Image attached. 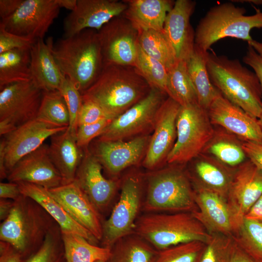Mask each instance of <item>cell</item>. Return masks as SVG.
I'll return each instance as SVG.
<instances>
[{"instance_id":"16","label":"cell","mask_w":262,"mask_h":262,"mask_svg":"<svg viewBox=\"0 0 262 262\" xmlns=\"http://www.w3.org/2000/svg\"><path fill=\"white\" fill-rule=\"evenodd\" d=\"M126 2L116 0H77L75 9L64 20L63 37L72 36L85 29L99 31L127 8Z\"/></svg>"},{"instance_id":"44","label":"cell","mask_w":262,"mask_h":262,"mask_svg":"<svg viewBox=\"0 0 262 262\" xmlns=\"http://www.w3.org/2000/svg\"><path fill=\"white\" fill-rule=\"evenodd\" d=\"M113 119L105 118L94 123L78 126L76 134L78 146L85 149L93 139L98 137L103 132Z\"/></svg>"},{"instance_id":"32","label":"cell","mask_w":262,"mask_h":262,"mask_svg":"<svg viewBox=\"0 0 262 262\" xmlns=\"http://www.w3.org/2000/svg\"><path fill=\"white\" fill-rule=\"evenodd\" d=\"M30 49L0 54V89L9 84L31 81Z\"/></svg>"},{"instance_id":"59","label":"cell","mask_w":262,"mask_h":262,"mask_svg":"<svg viewBox=\"0 0 262 262\" xmlns=\"http://www.w3.org/2000/svg\"><path fill=\"white\" fill-rule=\"evenodd\" d=\"M95 262H107L105 261H103V260H98V261H96Z\"/></svg>"},{"instance_id":"38","label":"cell","mask_w":262,"mask_h":262,"mask_svg":"<svg viewBox=\"0 0 262 262\" xmlns=\"http://www.w3.org/2000/svg\"><path fill=\"white\" fill-rule=\"evenodd\" d=\"M36 118L58 126L68 127L69 112L65 100L58 90L43 91Z\"/></svg>"},{"instance_id":"56","label":"cell","mask_w":262,"mask_h":262,"mask_svg":"<svg viewBox=\"0 0 262 262\" xmlns=\"http://www.w3.org/2000/svg\"><path fill=\"white\" fill-rule=\"evenodd\" d=\"M247 43L249 46L252 47L262 57V42H260L252 39Z\"/></svg>"},{"instance_id":"57","label":"cell","mask_w":262,"mask_h":262,"mask_svg":"<svg viewBox=\"0 0 262 262\" xmlns=\"http://www.w3.org/2000/svg\"><path fill=\"white\" fill-rule=\"evenodd\" d=\"M232 2H249L253 3L257 5L262 4V0H232Z\"/></svg>"},{"instance_id":"39","label":"cell","mask_w":262,"mask_h":262,"mask_svg":"<svg viewBox=\"0 0 262 262\" xmlns=\"http://www.w3.org/2000/svg\"><path fill=\"white\" fill-rule=\"evenodd\" d=\"M135 68L151 88H157L167 95V68L162 63L147 54L139 44Z\"/></svg>"},{"instance_id":"1","label":"cell","mask_w":262,"mask_h":262,"mask_svg":"<svg viewBox=\"0 0 262 262\" xmlns=\"http://www.w3.org/2000/svg\"><path fill=\"white\" fill-rule=\"evenodd\" d=\"M151 88L135 68L109 65L103 66L82 95L83 100L96 103L114 119L146 97Z\"/></svg>"},{"instance_id":"45","label":"cell","mask_w":262,"mask_h":262,"mask_svg":"<svg viewBox=\"0 0 262 262\" xmlns=\"http://www.w3.org/2000/svg\"><path fill=\"white\" fill-rule=\"evenodd\" d=\"M35 41L0 28V54L16 49H29Z\"/></svg>"},{"instance_id":"25","label":"cell","mask_w":262,"mask_h":262,"mask_svg":"<svg viewBox=\"0 0 262 262\" xmlns=\"http://www.w3.org/2000/svg\"><path fill=\"white\" fill-rule=\"evenodd\" d=\"M17 183L21 194L37 202L57 223L62 232L79 235L90 243L98 245L99 242L88 230L73 219L48 189L28 182Z\"/></svg>"},{"instance_id":"22","label":"cell","mask_w":262,"mask_h":262,"mask_svg":"<svg viewBox=\"0 0 262 262\" xmlns=\"http://www.w3.org/2000/svg\"><path fill=\"white\" fill-rule=\"evenodd\" d=\"M102 167L98 159L86 150L74 180L100 213L110 205L118 186L116 180L103 176Z\"/></svg>"},{"instance_id":"55","label":"cell","mask_w":262,"mask_h":262,"mask_svg":"<svg viewBox=\"0 0 262 262\" xmlns=\"http://www.w3.org/2000/svg\"><path fill=\"white\" fill-rule=\"evenodd\" d=\"M55 1L60 8H64L71 11L75 9L77 3V0H55Z\"/></svg>"},{"instance_id":"20","label":"cell","mask_w":262,"mask_h":262,"mask_svg":"<svg viewBox=\"0 0 262 262\" xmlns=\"http://www.w3.org/2000/svg\"><path fill=\"white\" fill-rule=\"evenodd\" d=\"M6 179L9 182H28L48 189L63 184L49 156V146L44 144L21 158L8 172Z\"/></svg>"},{"instance_id":"9","label":"cell","mask_w":262,"mask_h":262,"mask_svg":"<svg viewBox=\"0 0 262 262\" xmlns=\"http://www.w3.org/2000/svg\"><path fill=\"white\" fill-rule=\"evenodd\" d=\"M67 128L35 118L2 136L0 143V179H7L8 172L23 157L40 147L47 138Z\"/></svg>"},{"instance_id":"26","label":"cell","mask_w":262,"mask_h":262,"mask_svg":"<svg viewBox=\"0 0 262 262\" xmlns=\"http://www.w3.org/2000/svg\"><path fill=\"white\" fill-rule=\"evenodd\" d=\"M52 37L36 40L30 48L31 80L42 91L58 90L63 73L52 53Z\"/></svg>"},{"instance_id":"24","label":"cell","mask_w":262,"mask_h":262,"mask_svg":"<svg viewBox=\"0 0 262 262\" xmlns=\"http://www.w3.org/2000/svg\"><path fill=\"white\" fill-rule=\"evenodd\" d=\"M262 194V170L249 159L236 168L227 200L238 219L245 216Z\"/></svg>"},{"instance_id":"28","label":"cell","mask_w":262,"mask_h":262,"mask_svg":"<svg viewBox=\"0 0 262 262\" xmlns=\"http://www.w3.org/2000/svg\"><path fill=\"white\" fill-rule=\"evenodd\" d=\"M123 16L138 31H163L165 18L175 1L170 0H125Z\"/></svg>"},{"instance_id":"34","label":"cell","mask_w":262,"mask_h":262,"mask_svg":"<svg viewBox=\"0 0 262 262\" xmlns=\"http://www.w3.org/2000/svg\"><path fill=\"white\" fill-rule=\"evenodd\" d=\"M167 95L181 106L198 103L195 88L188 73L186 61H178L168 71Z\"/></svg>"},{"instance_id":"21","label":"cell","mask_w":262,"mask_h":262,"mask_svg":"<svg viewBox=\"0 0 262 262\" xmlns=\"http://www.w3.org/2000/svg\"><path fill=\"white\" fill-rule=\"evenodd\" d=\"M196 2L191 0H177L167 14L163 32L177 61H187L193 54L195 32L191 24Z\"/></svg>"},{"instance_id":"47","label":"cell","mask_w":262,"mask_h":262,"mask_svg":"<svg viewBox=\"0 0 262 262\" xmlns=\"http://www.w3.org/2000/svg\"><path fill=\"white\" fill-rule=\"evenodd\" d=\"M243 61L250 66L256 74L261 84L262 98V57L248 45L246 52L243 58Z\"/></svg>"},{"instance_id":"2","label":"cell","mask_w":262,"mask_h":262,"mask_svg":"<svg viewBox=\"0 0 262 262\" xmlns=\"http://www.w3.org/2000/svg\"><path fill=\"white\" fill-rule=\"evenodd\" d=\"M52 53L61 72L81 94L96 81L103 66L98 31L85 29L53 44Z\"/></svg>"},{"instance_id":"40","label":"cell","mask_w":262,"mask_h":262,"mask_svg":"<svg viewBox=\"0 0 262 262\" xmlns=\"http://www.w3.org/2000/svg\"><path fill=\"white\" fill-rule=\"evenodd\" d=\"M24 262H66L62 231L57 223L39 249Z\"/></svg>"},{"instance_id":"3","label":"cell","mask_w":262,"mask_h":262,"mask_svg":"<svg viewBox=\"0 0 262 262\" xmlns=\"http://www.w3.org/2000/svg\"><path fill=\"white\" fill-rule=\"evenodd\" d=\"M207 68L210 80L222 95L251 116L262 113V90L254 72L238 59L207 52Z\"/></svg>"},{"instance_id":"23","label":"cell","mask_w":262,"mask_h":262,"mask_svg":"<svg viewBox=\"0 0 262 262\" xmlns=\"http://www.w3.org/2000/svg\"><path fill=\"white\" fill-rule=\"evenodd\" d=\"M149 139L147 136L141 135L128 141L98 140L92 153L108 173L116 175L140 161Z\"/></svg>"},{"instance_id":"49","label":"cell","mask_w":262,"mask_h":262,"mask_svg":"<svg viewBox=\"0 0 262 262\" xmlns=\"http://www.w3.org/2000/svg\"><path fill=\"white\" fill-rule=\"evenodd\" d=\"M0 262H23L21 256L10 244L0 241Z\"/></svg>"},{"instance_id":"37","label":"cell","mask_w":262,"mask_h":262,"mask_svg":"<svg viewBox=\"0 0 262 262\" xmlns=\"http://www.w3.org/2000/svg\"><path fill=\"white\" fill-rule=\"evenodd\" d=\"M232 238L253 262H262V222L244 217Z\"/></svg>"},{"instance_id":"58","label":"cell","mask_w":262,"mask_h":262,"mask_svg":"<svg viewBox=\"0 0 262 262\" xmlns=\"http://www.w3.org/2000/svg\"><path fill=\"white\" fill-rule=\"evenodd\" d=\"M258 121L260 125V127L262 130V113L261 114L260 117L258 118Z\"/></svg>"},{"instance_id":"11","label":"cell","mask_w":262,"mask_h":262,"mask_svg":"<svg viewBox=\"0 0 262 262\" xmlns=\"http://www.w3.org/2000/svg\"><path fill=\"white\" fill-rule=\"evenodd\" d=\"M141 196L139 178L128 176L123 181L118 202L109 217L103 222L102 246L111 248L119 240L134 232Z\"/></svg>"},{"instance_id":"30","label":"cell","mask_w":262,"mask_h":262,"mask_svg":"<svg viewBox=\"0 0 262 262\" xmlns=\"http://www.w3.org/2000/svg\"><path fill=\"white\" fill-rule=\"evenodd\" d=\"M242 143L236 136L218 127L214 129L213 135L202 153L235 168L246 160Z\"/></svg>"},{"instance_id":"53","label":"cell","mask_w":262,"mask_h":262,"mask_svg":"<svg viewBox=\"0 0 262 262\" xmlns=\"http://www.w3.org/2000/svg\"><path fill=\"white\" fill-rule=\"evenodd\" d=\"M251 261L247 255L234 242L229 262H250Z\"/></svg>"},{"instance_id":"41","label":"cell","mask_w":262,"mask_h":262,"mask_svg":"<svg viewBox=\"0 0 262 262\" xmlns=\"http://www.w3.org/2000/svg\"><path fill=\"white\" fill-rule=\"evenodd\" d=\"M205 243L193 241L161 249L154 262H199Z\"/></svg>"},{"instance_id":"19","label":"cell","mask_w":262,"mask_h":262,"mask_svg":"<svg viewBox=\"0 0 262 262\" xmlns=\"http://www.w3.org/2000/svg\"><path fill=\"white\" fill-rule=\"evenodd\" d=\"M49 190L76 222L101 241V213L75 181Z\"/></svg>"},{"instance_id":"10","label":"cell","mask_w":262,"mask_h":262,"mask_svg":"<svg viewBox=\"0 0 262 262\" xmlns=\"http://www.w3.org/2000/svg\"><path fill=\"white\" fill-rule=\"evenodd\" d=\"M0 134L36 118L43 91L32 82H16L0 89Z\"/></svg>"},{"instance_id":"42","label":"cell","mask_w":262,"mask_h":262,"mask_svg":"<svg viewBox=\"0 0 262 262\" xmlns=\"http://www.w3.org/2000/svg\"><path fill=\"white\" fill-rule=\"evenodd\" d=\"M199 262H229L234 241L229 236L211 233Z\"/></svg>"},{"instance_id":"48","label":"cell","mask_w":262,"mask_h":262,"mask_svg":"<svg viewBox=\"0 0 262 262\" xmlns=\"http://www.w3.org/2000/svg\"><path fill=\"white\" fill-rule=\"evenodd\" d=\"M242 147L248 159L262 170V142H243Z\"/></svg>"},{"instance_id":"46","label":"cell","mask_w":262,"mask_h":262,"mask_svg":"<svg viewBox=\"0 0 262 262\" xmlns=\"http://www.w3.org/2000/svg\"><path fill=\"white\" fill-rule=\"evenodd\" d=\"M105 118H112L96 103L89 100H83L78 117L77 128L81 125L94 123Z\"/></svg>"},{"instance_id":"31","label":"cell","mask_w":262,"mask_h":262,"mask_svg":"<svg viewBox=\"0 0 262 262\" xmlns=\"http://www.w3.org/2000/svg\"><path fill=\"white\" fill-rule=\"evenodd\" d=\"M207 52L195 44L193 54L186 61L188 73L198 103L206 110L219 92L209 77L206 65Z\"/></svg>"},{"instance_id":"35","label":"cell","mask_w":262,"mask_h":262,"mask_svg":"<svg viewBox=\"0 0 262 262\" xmlns=\"http://www.w3.org/2000/svg\"><path fill=\"white\" fill-rule=\"evenodd\" d=\"M138 31L141 48L148 56L162 63L168 71L178 61L163 31Z\"/></svg>"},{"instance_id":"52","label":"cell","mask_w":262,"mask_h":262,"mask_svg":"<svg viewBox=\"0 0 262 262\" xmlns=\"http://www.w3.org/2000/svg\"><path fill=\"white\" fill-rule=\"evenodd\" d=\"M245 217L262 222V194L246 214Z\"/></svg>"},{"instance_id":"5","label":"cell","mask_w":262,"mask_h":262,"mask_svg":"<svg viewBox=\"0 0 262 262\" xmlns=\"http://www.w3.org/2000/svg\"><path fill=\"white\" fill-rule=\"evenodd\" d=\"M134 232L161 250L193 241L206 243L211 236L192 212L143 215L137 218Z\"/></svg>"},{"instance_id":"15","label":"cell","mask_w":262,"mask_h":262,"mask_svg":"<svg viewBox=\"0 0 262 262\" xmlns=\"http://www.w3.org/2000/svg\"><path fill=\"white\" fill-rule=\"evenodd\" d=\"M195 199L196 210L194 215L210 233L232 238L242 221L237 217L227 198L214 191L196 186Z\"/></svg>"},{"instance_id":"29","label":"cell","mask_w":262,"mask_h":262,"mask_svg":"<svg viewBox=\"0 0 262 262\" xmlns=\"http://www.w3.org/2000/svg\"><path fill=\"white\" fill-rule=\"evenodd\" d=\"M195 159L196 186L216 192L227 198L236 168L229 167L210 155L201 153Z\"/></svg>"},{"instance_id":"4","label":"cell","mask_w":262,"mask_h":262,"mask_svg":"<svg viewBox=\"0 0 262 262\" xmlns=\"http://www.w3.org/2000/svg\"><path fill=\"white\" fill-rule=\"evenodd\" d=\"M56 223L37 202L22 194L0 224V241L12 245L24 262L39 249Z\"/></svg>"},{"instance_id":"6","label":"cell","mask_w":262,"mask_h":262,"mask_svg":"<svg viewBox=\"0 0 262 262\" xmlns=\"http://www.w3.org/2000/svg\"><path fill=\"white\" fill-rule=\"evenodd\" d=\"M244 8L228 2L212 7L200 19L195 31V44L205 51L224 38L232 37L247 42L253 28H262V12L246 16Z\"/></svg>"},{"instance_id":"43","label":"cell","mask_w":262,"mask_h":262,"mask_svg":"<svg viewBox=\"0 0 262 262\" xmlns=\"http://www.w3.org/2000/svg\"><path fill=\"white\" fill-rule=\"evenodd\" d=\"M58 91L63 97L69 112L68 129L76 134L78 117L83 103L82 95L74 83L63 74Z\"/></svg>"},{"instance_id":"60","label":"cell","mask_w":262,"mask_h":262,"mask_svg":"<svg viewBox=\"0 0 262 262\" xmlns=\"http://www.w3.org/2000/svg\"><path fill=\"white\" fill-rule=\"evenodd\" d=\"M252 262V261H251V262Z\"/></svg>"},{"instance_id":"13","label":"cell","mask_w":262,"mask_h":262,"mask_svg":"<svg viewBox=\"0 0 262 262\" xmlns=\"http://www.w3.org/2000/svg\"><path fill=\"white\" fill-rule=\"evenodd\" d=\"M166 94L151 88L147 95L112 120L98 137L102 141L123 140L153 126L158 110Z\"/></svg>"},{"instance_id":"17","label":"cell","mask_w":262,"mask_h":262,"mask_svg":"<svg viewBox=\"0 0 262 262\" xmlns=\"http://www.w3.org/2000/svg\"><path fill=\"white\" fill-rule=\"evenodd\" d=\"M210 121L243 142H262L258 119L230 102L220 92L207 109Z\"/></svg>"},{"instance_id":"36","label":"cell","mask_w":262,"mask_h":262,"mask_svg":"<svg viewBox=\"0 0 262 262\" xmlns=\"http://www.w3.org/2000/svg\"><path fill=\"white\" fill-rule=\"evenodd\" d=\"M109 262H150L153 252L146 241L137 235L119 240L113 246Z\"/></svg>"},{"instance_id":"50","label":"cell","mask_w":262,"mask_h":262,"mask_svg":"<svg viewBox=\"0 0 262 262\" xmlns=\"http://www.w3.org/2000/svg\"><path fill=\"white\" fill-rule=\"evenodd\" d=\"M21 195L17 183L9 181L0 183V198L15 200Z\"/></svg>"},{"instance_id":"14","label":"cell","mask_w":262,"mask_h":262,"mask_svg":"<svg viewBox=\"0 0 262 262\" xmlns=\"http://www.w3.org/2000/svg\"><path fill=\"white\" fill-rule=\"evenodd\" d=\"M60 9L55 0H23L14 14L1 20L0 28L34 40L43 39Z\"/></svg>"},{"instance_id":"18","label":"cell","mask_w":262,"mask_h":262,"mask_svg":"<svg viewBox=\"0 0 262 262\" xmlns=\"http://www.w3.org/2000/svg\"><path fill=\"white\" fill-rule=\"evenodd\" d=\"M180 105L170 97L165 99L157 112L154 131L150 137L143 165L153 169L166 161L177 137L176 121Z\"/></svg>"},{"instance_id":"12","label":"cell","mask_w":262,"mask_h":262,"mask_svg":"<svg viewBox=\"0 0 262 262\" xmlns=\"http://www.w3.org/2000/svg\"><path fill=\"white\" fill-rule=\"evenodd\" d=\"M104 66L135 67L139 31L123 16L115 17L98 31Z\"/></svg>"},{"instance_id":"27","label":"cell","mask_w":262,"mask_h":262,"mask_svg":"<svg viewBox=\"0 0 262 262\" xmlns=\"http://www.w3.org/2000/svg\"><path fill=\"white\" fill-rule=\"evenodd\" d=\"M82 150L77 144L76 134L68 128L50 137L49 155L62 177V184L74 180L77 169L84 155Z\"/></svg>"},{"instance_id":"33","label":"cell","mask_w":262,"mask_h":262,"mask_svg":"<svg viewBox=\"0 0 262 262\" xmlns=\"http://www.w3.org/2000/svg\"><path fill=\"white\" fill-rule=\"evenodd\" d=\"M62 234L66 262H107L111 256V248L92 244L76 234L62 232Z\"/></svg>"},{"instance_id":"51","label":"cell","mask_w":262,"mask_h":262,"mask_svg":"<svg viewBox=\"0 0 262 262\" xmlns=\"http://www.w3.org/2000/svg\"><path fill=\"white\" fill-rule=\"evenodd\" d=\"M23 0H0V16L1 19L6 18L19 7Z\"/></svg>"},{"instance_id":"54","label":"cell","mask_w":262,"mask_h":262,"mask_svg":"<svg viewBox=\"0 0 262 262\" xmlns=\"http://www.w3.org/2000/svg\"><path fill=\"white\" fill-rule=\"evenodd\" d=\"M14 205V200L0 198V219L3 221L10 214Z\"/></svg>"},{"instance_id":"7","label":"cell","mask_w":262,"mask_h":262,"mask_svg":"<svg viewBox=\"0 0 262 262\" xmlns=\"http://www.w3.org/2000/svg\"><path fill=\"white\" fill-rule=\"evenodd\" d=\"M144 208L150 213L193 212L196 210L195 191L188 175L176 166L151 174L148 178Z\"/></svg>"},{"instance_id":"8","label":"cell","mask_w":262,"mask_h":262,"mask_svg":"<svg viewBox=\"0 0 262 262\" xmlns=\"http://www.w3.org/2000/svg\"><path fill=\"white\" fill-rule=\"evenodd\" d=\"M213 126L207 110L198 103L180 106L176 121V141L166 162L183 164L202 153L213 135Z\"/></svg>"}]
</instances>
